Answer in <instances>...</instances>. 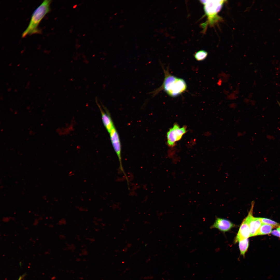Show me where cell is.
<instances>
[{"instance_id":"cell-11","label":"cell","mask_w":280,"mask_h":280,"mask_svg":"<svg viewBox=\"0 0 280 280\" xmlns=\"http://www.w3.org/2000/svg\"><path fill=\"white\" fill-rule=\"evenodd\" d=\"M274 227L271 225L262 223L259 229L257 235L269 234L271 232L272 229Z\"/></svg>"},{"instance_id":"cell-15","label":"cell","mask_w":280,"mask_h":280,"mask_svg":"<svg viewBox=\"0 0 280 280\" xmlns=\"http://www.w3.org/2000/svg\"><path fill=\"white\" fill-rule=\"evenodd\" d=\"M277 230H278V231H279V232H280V226H279V227H278V228H277Z\"/></svg>"},{"instance_id":"cell-2","label":"cell","mask_w":280,"mask_h":280,"mask_svg":"<svg viewBox=\"0 0 280 280\" xmlns=\"http://www.w3.org/2000/svg\"><path fill=\"white\" fill-rule=\"evenodd\" d=\"M51 1H44L34 11L28 26L22 34V38L28 35L40 33L41 31L38 28V26L43 18L50 11Z\"/></svg>"},{"instance_id":"cell-16","label":"cell","mask_w":280,"mask_h":280,"mask_svg":"<svg viewBox=\"0 0 280 280\" xmlns=\"http://www.w3.org/2000/svg\"><path fill=\"white\" fill-rule=\"evenodd\" d=\"M22 278V276L20 277H19V278L18 280H21Z\"/></svg>"},{"instance_id":"cell-1","label":"cell","mask_w":280,"mask_h":280,"mask_svg":"<svg viewBox=\"0 0 280 280\" xmlns=\"http://www.w3.org/2000/svg\"><path fill=\"white\" fill-rule=\"evenodd\" d=\"M164 74L163 82L161 86L148 94L154 97L162 90H164L170 96L177 97L186 91L187 85L183 79L178 78L170 74L168 69H165L162 66Z\"/></svg>"},{"instance_id":"cell-9","label":"cell","mask_w":280,"mask_h":280,"mask_svg":"<svg viewBox=\"0 0 280 280\" xmlns=\"http://www.w3.org/2000/svg\"><path fill=\"white\" fill-rule=\"evenodd\" d=\"M262 224L259 218L254 217L253 215L251 216L249 221L250 237L257 235Z\"/></svg>"},{"instance_id":"cell-5","label":"cell","mask_w":280,"mask_h":280,"mask_svg":"<svg viewBox=\"0 0 280 280\" xmlns=\"http://www.w3.org/2000/svg\"><path fill=\"white\" fill-rule=\"evenodd\" d=\"M200 1L204 5L205 12L209 21H211L221 10L225 1L202 0Z\"/></svg>"},{"instance_id":"cell-4","label":"cell","mask_w":280,"mask_h":280,"mask_svg":"<svg viewBox=\"0 0 280 280\" xmlns=\"http://www.w3.org/2000/svg\"><path fill=\"white\" fill-rule=\"evenodd\" d=\"M254 202L251 203V207L247 216L243 220L242 223L238 233L235 239L234 242L236 243L240 240L248 238L250 237L249 221L251 216L253 215Z\"/></svg>"},{"instance_id":"cell-14","label":"cell","mask_w":280,"mask_h":280,"mask_svg":"<svg viewBox=\"0 0 280 280\" xmlns=\"http://www.w3.org/2000/svg\"><path fill=\"white\" fill-rule=\"evenodd\" d=\"M271 234L275 236L280 237V232L277 230H274L271 232Z\"/></svg>"},{"instance_id":"cell-12","label":"cell","mask_w":280,"mask_h":280,"mask_svg":"<svg viewBox=\"0 0 280 280\" xmlns=\"http://www.w3.org/2000/svg\"><path fill=\"white\" fill-rule=\"evenodd\" d=\"M208 55L207 52L204 50H201L196 52L194 55L195 59L198 61L204 60Z\"/></svg>"},{"instance_id":"cell-6","label":"cell","mask_w":280,"mask_h":280,"mask_svg":"<svg viewBox=\"0 0 280 280\" xmlns=\"http://www.w3.org/2000/svg\"><path fill=\"white\" fill-rule=\"evenodd\" d=\"M186 132L185 127L180 128L178 125H174L167 133L168 145L170 146H174L175 142L180 139Z\"/></svg>"},{"instance_id":"cell-3","label":"cell","mask_w":280,"mask_h":280,"mask_svg":"<svg viewBox=\"0 0 280 280\" xmlns=\"http://www.w3.org/2000/svg\"><path fill=\"white\" fill-rule=\"evenodd\" d=\"M112 145L118 157L120 170L123 173L129 184V180L123 169L122 161L121 145L118 134L115 127L109 133Z\"/></svg>"},{"instance_id":"cell-13","label":"cell","mask_w":280,"mask_h":280,"mask_svg":"<svg viewBox=\"0 0 280 280\" xmlns=\"http://www.w3.org/2000/svg\"><path fill=\"white\" fill-rule=\"evenodd\" d=\"M259 219L262 223H264L271 225L274 227H279L280 226L279 224L268 219L264 218H259Z\"/></svg>"},{"instance_id":"cell-7","label":"cell","mask_w":280,"mask_h":280,"mask_svg":"<svg viewBox=\"0 0 280 280\" xmlns=\"http://www.w3.org/2000/svg\"><path fill=\"white\" fill-rule=\"evenodd\" d=\"M235 226V225L229 220L217 218L210 228H216L221 231L225 232L229 230Z\"/></svg>"},{"instance_id":"cell-8","label":"cell","mask_w":280,"mask_h":280,"mask_svg":"<svg viewBox=\"0 0 280 280\" xmlns=\"http://www.w3.org/2000/svg\"><path fill=\"white\" fill-rule=\"evenodd\" d=\"M98 105L101 111L103 123L106 130L109 133L115 127L113 121L107 110L106 109V113L104 112L98 103Z\"/></svg>"},{"instance_id":"cell-10","label":"cell","mask_w":280,"mask_h":280,"mask_svg":"<svg viewBox=\"0 0 280 280\" xmlns=\"http://www.w3.org/2000/svg\"><path fill=\"white\" fill-rule=\"evenodd\" d=\"M238 242L240 255L244 257L245 253L247 251L249 247V239L248 238H247L241 240Z\"/></svg>"}]
</instances>
